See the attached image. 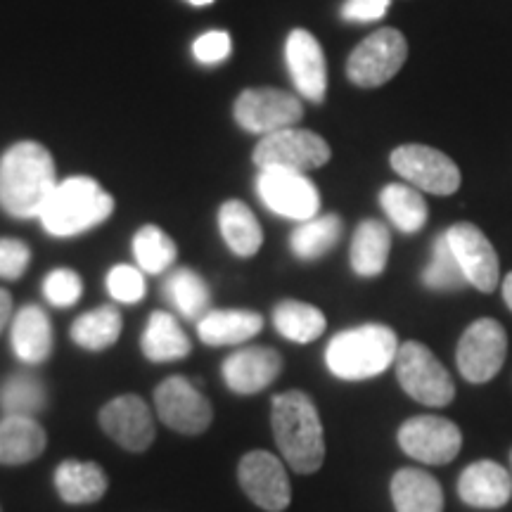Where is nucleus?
Returning a JSON list of instances; mask_svg holds the SVG:
<instances>
[{
  "label": "nucleus",
  "mask_w": 512,
  "mask_h": 512,
  "mask_svg": "<svg viewBox=\"0 0 512 512\" xmlns=\"http://www.w3.org/2000/svg\"><path fill=\"white\" fill-rule=\"evenodd\" d=\"M503 299H505V304H508V309L512 311V273L505 275V280H503Z\"/></svg>",
  "instance_id": "nucleus-42"
},
{
  "label": "nucleus",
  "mask_w": 512,
  "mask_h": 512,
  "mask_svg": "<svg viewBox=\"0 0 512 512\" xmlns=\"http://www.w3.org/2000/svg\"><path fill=\"white\" fill-rule=\"evenodd\" d=\"M285 62L297 93L320 105L328 91V64L318 38L306 29H294L285 43Z\"/></svg>",
  "instance_id": "nucleus-17"
},
{
  "label": "nucleus",
  "mask_w": 512,
  "mask_h": 512,
  "mask_svg": "<svg viewBox=\"0 0 512 512\" xmlns=\"http://www.w3.org/2000/svg\"><path fill=\"white\" fill-rule=\"evenodd\" d=\"M155 406L166 427L188 437L207 432L214 420V408L200 394V389L178 375L166 377L155 389Z\"/></svg>",
  "instance_id": "nucleus-13"
},
{
  "label": "nucleus",
  "mask_w": 512,
  "mask_h": 512,
  "mask_svg": "<svg viewBox=\"0 0 512 512\" xmlns=\"http://www.w3.org/2000/svg\"><path fill=\"white\" fill-rule=\"evenodd\" d=\"M399 337L392 328L380 323H368L332 337L325 349V363L339 380H368L387 370L399 354Z\"/></svg>",
  "instance_id": "nucleus-4"
},
{
  "label": "nucleus",
  "mask_w": 512,
  "mask_h": 512,
  "mask_svg": "<svg viewBox=\"0 0 512 512\" xmlns=\"http://www.w3.org/2000/svg\"><path fill=\"white\" fill-rule=\"evenodd\" d=\"M121 335V313L117 306L105 304L74 320L72 339L81 349L102 351L117 344Z\"/></svg>",
  "instance_id": "nucleus-32"
},
{
  "label": "nucleus",
  "mask_w": 512,
  "mask_h": 512,
  "mask_svg": "<svg viewBox=\"0 0 512 512\" xmlns=\"http://www.w3.org/2000/svg\"><path fill=\"white\" fill-rule=\"evenodd\" d=\"M387 10L389 0H347V3L342 5V19L358 24L377 22V19L387 15Z\"/></svg>",
  "instance_id": "nucleus-40"
},
{
  "label": "nucleus",
  "mask_w": 512,
  "mask_h": 512,
  "mask_svg": "<svg viewBox=\"0 0 512 512\" xmlns=\"http://www.w3.org/2000/svg\"><path fill=\"white\" fill-rule=\"evenodd\" d=\"M460 501L472 508H503L512 496V475L494 460H479L465 467L458 479Z\"/></svg>",
  "instance_id": "nucleus-19"
},
{
  "label": "nucleus",
  "mask_w": 512,
  "mask_h": 512,
  "mask_svg": "<svg viewBox=\"0 0 512 512\" xmlns=\"http://www.w3.org/2000/svg\"><path fill=\"white\" fill-rule=\"evenodd\" d=\"M408 57V43L399 29H380L349 55L347 76L358 88H377L392 81Z\"/></svg>",
  "instance_id": "nucleus-7"
},
{
  "label": "nucleus",
  "mask_w": 512,
  "mask_h": 512,
  "mask_svg": "<svg viewBox=\"0 0 512 512\" xmlns=\"http://www.w3.org/2000/svg\"><path fill=\"white\" fill-rule=\"evenodd\" d=\"M235 121L254 136L283 131L297 126L304 117L302 100L278 88H249L235 100Z\"/></svg>",
  "instance_id": "nucleus-10"
},
{
  "label": "nucleus",
  "mask_w": 512,
  "mask_h": 512,
  "mask_svg": "<svg viewBox=\"0 0 512 512\" xmlns=\"http://www.w3.org/2000/svg\"><path fill=\"white\" fill-rule=\"evenodd\" d=\"M399 446L425 465H446L460 453L463 434L456 422L439 415H415L399 427Z\"/></svg>",
  "instance_id": "nucleus-12"
},
{
  "label": "nucleus",
  "mask_w": 512,
  "mask_h": 512,
  "mask_svg": "<svg viewBox=\"0 0 512 512\" xmlns=\"http://www.w3.org/2000/svg\"><path fill=\"white\" fill-rule=\"evenodd\" d=\"M140 349H143V354L152 363H171L188 356L192 344L171 313L155 311L147 320L143 339H140Z\"/></svg>",
  "instance_id": "nucleus-26"
},
{
  "label": "nucleus",
  "mask_w": 512,
  "mask_h": 512,
  "mask_svg": "<svg viewBox=\"0 0 512 512\" xmlns=\"http://www.w3.org/2000/svg\"><path fill=\"white\" fill-rule=\"evenodd\" d=\"M448 245L456 254L460 268H463L467 285L489 294L496 290L501 280V264L491 240L479 230L475 223H456L446 230Z\"/></svg>",
  "instance_id": "nucleus-15"
},
{
  "label": "nucleus",
  "mask_w": 512,
  "mask_h": 512,
  "mask_svg": "<svg viewBox=\"0 0 512 512\" xmlns=\"http://www.w3.org/2000/svg\"><path fill=\"white\" fill-rule=\"evenodd\" d=\"M422 283L434 292H458L467 285V278L460 268L456 254L448 245L446 233L439 235L432 247V261L422 271Z\"/></svg>",
  "instance_id": "nucleus-35"
},
{
  "label": "nucleus",
  "mask_w": 512,
  "mask_h": 512,
  "mask_svg": "<svg viewBox=\"0 0 512 512\" xmlns=\"http://www.w3.org/2000/svg\"><path fill=\"white\" fill-rule=\"evenodd\" d=\"M508 354V335L494 318H479L463 332L458 342L456 361L467 382L482 384L494 380Z\"/></svg>",
  "instance_id": "nucleus-8"
},
{
  "label": "nucleus",
  "mask_w": 512,
  "mask_h": 512,
  "mask_svg": "<svg viewBox=\"0 0 512 512\" xmlns=\"http://www.w3.org/2000/svg\"><path fill=\"white\" fill-rule=\"evenodd\" d=\"M328 140L306 128H283V131L268 133L254 147V164L259 169H287L306 174L311 169H320L330 162Z\"/></svg>",
  "instance_id": "nucleus-6"
},
{
  "label": "nucleus",
  "mask_w": 512,
  "mask_h": 512,
  "mask_svg": "<svg viewBox=\"0 0 512 512\" xmlns=\"http://www.w3.org/2000/svg\"><path fill=\"white\" fill-rule=\"evenodd\" d=\"M273 323L275 330L280 332L285 339L297 344H309L325 332V320L323 311L316 309L313 304L297 302V299H285L275 306L273 311Z\"/></svg>",
  "instance_id": "nucleus-30"
},
{
  "label": "nucleus",
  "mask_w": 512,
  "mask_h": 512,
  "mask_svg": "<svg viewBox=\"0 0 512 512\" xmlns=\"http://www.w3.org/2000/svg\"><path fill=\"white\" fill-rule=\"evenodd\" d=\"M219 230L228 249L238 256H254L264 245V230L254 211L240 200H228L219 209Z\"/></svg>",
  "instance_id": "nucleus-27"
},
{
  "label": "nucleus",
  "mask_w": 512,
  "mask_h": 512,
  "mask_svg": "<svg viewBox=\"0 0 512 512\" xmlns=\"http://www.w3.org/2000/svg\"><path fill=\"white\" fill-rule=\"evenodd\" d=\"M264 330V318L256 311L223 309L209 311L202 320H197V335L209 347H228L252 339Z\"/></svg>",
  "instance_id": "nucleus-21"
},
{
  "label": "nucleus",
  "mask_w": 512,
  "mask_h": 512,
  "mask_svg": "<svg viewBox=\"0 0 512 512\" xmlns=\"http://www.w3.org/2000/svg\"><path fill=\"white\" fill-rule=\"evenodd\" d=\"M12 351L22 363L38 366L53 354V325L41 306L29 304L17 311L10 332Z\"/></svg>",
  "instance_id": "nucleus-20"
},
{
  "label": "nucleus",
  "mask_w": 512,
  "mask_h": 512,
  "mask_svg": "<svg viewBox=\"0 0 512 512\" xmlns=\"http://www.w3.org/2000/svg\"><path fill=\"white\" fill-rule=\"evenodd\" d=\"M238 479L249 501L266 512H283L292 501L290 477L273 453L249 451L238 465Z\"/></svg>",
  "instance_id": "nucleus-14"
},
{
  "label": "nucleus",
  "mask_w": 512,
  "mask_h": 512,
  "mask_svg": "<svg viewBox=\"0 0 512 512\" xmlns=\"http://www.w3.org/2000/svg\"><path fill=\"white\" fill-rule=\"evenodd\" d=\"M57 188L53 155L34 140H24L0 157V207L15 219L41 216Z\"/></svg>",
  "instance_id": "nucleus-1"
},
{
  "label": "nucleus",
  "mask_w": 512,
  "mask_h": 512,
  "mask_svg": "<svg viewBox=\"0 0 512 512\" xmlns=\"http://www.w3.org/2000/svg\"><path fill=\"white\" fill-rule=\"evenodd\" d=\"M396 512H444V491L430 472L403 467L392 477Z\"/></svg>",
  "instance_id": "nucleus-23"
},
{
  "label": "nucleus",
  "mask_w": 512,
  "mask_h": 512,
  "mask_svg": "<svg viewBox=\"0 0 512 512\" xmlns=\"http://www.w3.org/2000/svg\"><path fill=\"white\" fill-rule=\"evenodd\" d=\"M230 50H233V41H230L226 31H207V34L197 36L195 43H192L195 60L200 64H207V67L226 62L230 57Z\"/></svg>",
  "instance_id": "nucleus-38"
},
{
  "label": "nucleus",
  "mask_w": 512,
  "mask_h": 512,
  "mask_svg": "<svg viewBox=\"0 0 512 512\" xmlns=\"http://www.w3.org/2000/svg\"><path fill=\"white\" fill-rule=\"evenodd\" d=\"M55 489L69 505L95 503L107 494V475L98 463L64 460L55 470Z\"/></svg>",
  "instance_id": "nucleus-24"
},
{
  "label": "nucleus",
  "mask_w": 512,
  "mask_h": 512,
  "mask_svg": "<svg viewBox=\"0 0 512 512\" xmlns=\"http://www.w3.org/2000/svg\"><path fill=\"white\" fill-rule=\"evenodd\" d=\"M403 181L432 195H453L460 188V169L451 157L427 145H401L389 157Z\"/></svg>",
  "instance_id": "nucleus-11"
},
{
  "label": "nucleus",
  "mask_w": 512,
  "mask_h": 512,
  "mask_svg": "<svg viewBox=\"0 0 512 512\" xmlns=\"http://www.w3.org/2000/svg\"><path fill=\"white\" fill-rule=\"evenodd\" d=\"M392 233L382 221L366 219L358 223L351 240V268L361 278H375L387 268Z\"/></svg>",
  "instance_id": "nucleus-25"
},
{
  "label": "nucleus",
  "mask_w": 512,
  "mask_h": 512,
  "mask_svg": "<svg viewBox=\"0 0 512 512\" xmlns=\"http://www.w3.org/2000/svg\"><path fill=\"white\" fill-rule=\"evenodd\" d=\"M100 427L124 451L143 453L155 441V420L150 406L136 394L112 399L100 411Z\"/></svg>",
  "instance_id": "nucleus-16"
},
{
  "label": "nucleus",
  "mask_w": 512,
  "mask_h": 512,
  "mask_svg": "<svg viewBox=\"0 0 512 512\" xmlns=\"http://www.w3.org/2000/svg\"><path fill=\"white\" fill-rule=\"evenodd\" d=\"M283 370V356L271 347H247L226 358L221 373L230 392L240 396L259 394Z\"/></svg>",
  "instance_id": "nucleus-18"
},
{
  "label": "nucleus",
  "mask_w": 512,
  "mask_h": 512,
  "mask_svg": "<svg viewBox=\"0 0 512 512\" xmlns=\"http://www.w3.org/2000/svg\"><path fill=\"white\" fill-rule=\"evenodd\" d=\"M190 5H195V8H204V5H211L214 0H188Z\"/></svg>",
  "instance_id": "nucleus-43"
},
{
  "label": "nucleus",
  "mask_w": 512,
  "mask_h": 512,
  "mask_svg": "<svg viewBox=\"0 0 512 512\" xmlns=\"http://www.w3.org/2000/svg\"><path fill=\"white\" fill-rule=\"evenodd\" d=\"M133 256L140 271L159 275L169 271L171 264L176 261L178 249L176 242L157 226H143L133 235Z\"/></svg>",
  "instance_id": "nucleus-33"
},
{
  "label": "nucleus",
  "mask_w": 512,
  "mask_h": 512,
  "mask_svg": "<svg viewBox=\"0 0 512 512\" xmlns=\"http://www.w3.org/2000/svg\"><path fill=\"white\" fill-rule=\"evenodd\" d=\"M48 437L34 418L5 415L0 420V465L31 463L46 451Z\"/></svg>",
  "instance_id": "nucleus-22"
},
{
  "label": "nucleus",
  "mask_w": 512,
  "mask_h": 512,
  "mask_svg": "<svg viewBox=\"0 0 512 512\" xmlns=\"http://www.w3.org/2000/svg\"><path fill=\"white\" fill-rule=\"evenodd\" d=\"M107 292H110L114 302L138 304L147 292L143 271L128 264L114 266L112 271L107 273Z\"/></svg>",
  "instance_id": "nucleus-36"
},
{
  "label": "nucleus",
  "mask_w": 512,
  "mask_h": 512,
  "mask_svg": "<svg viewBox=\"0 0 512 512\" xmlns=\"http://www.w3.org/2000/svg\"><path fill=\"white\" fill-rule=\"evenodd\" d=\"M510 467H512V451H510Z\"/></svg>",
  "instance_id": "nucleus-44"
},
{
  "label": "nucleus",
  "mask_w": 512,
  "mask_h": 512,
  "mask_svg": "<svg viewBox=\"0 0 512 512\" xmlns=\"http://www.w3.org/2000/svg\"><path fill=\"white\" fill-rule=\"evenodd\" d=\"M380 204L387 214V219L394 223L401 233H420L425 228L427 216V202L420 195L418 188L403 183H389L384 185L380 192Z\"/></svg>",
  "instance_id": "nucleus-28"
},
{
  "label": "nucleus",
  "mask_w": 512,
  "mask_h": 512,
  "mask_svg": "<svg viewBox=\"0 0 512 512\" xmlns=\"http://www.w3.org/2000/svg\"><path fill=\"white\" fill-rule=\"evenodd\" d=\"M256 195L268 211L292 221H311L320 211V192L299 171L261 169L256 176Z\"/></svg>",
  "instance_id": "nucleus-9"
},
{
  "label": "nucleus",
  "mask_w": 512,
  "mask_h": 512,
  "mask_svg": "<svg viewBox=\"0 0 512 512\" xmlns=\"http://www.w3.org/2000/svg\"><path fill=\"white\" fill-rule=\"evenodd\" d=\"M43 294H46L50 304L60 306V309L74 306L83 294L81 275L72 271V268H55L43 280Z\"/></svg>",
  "instance_id": "nucleus-37"
},
{
  "label": "nucleus",
  "mask_w": 512,
  "mask_h": 512,
  "mask_svg": "<svg viewBox=\"0 0 512 512\" xmlns=\"http://www.w3.org/2000/svg\"><path fill=\"white\" fill-rule=\"evenodd\" d=\"M10 316H12V297L8 290L0 287V332H3L5 325L10 323Z\"/></svg>",
  "instance_id": "nucleus-41"
},
{
  "label": "nucleus",
  "mask_w": 512,
  "mask_h": 512,
  "mask_svg": "<svg viewBox=\"0 0 512 512\" xmlns=\"http://www.w3.org/2000/svg\"><path fill=\"white\" fill-rule=\"evenodd\" d=\"M162 292L183 318L195 320V323L211 311L209 287L204 283V278H200L192 268H176V271L166 278Z\"/></svg>",
  "instance_id": "nucleus-29"
},
{
  "label": "nucleus",
  "mask_w": 512,
  "mask_h": 512,
  "mask_svg": "<svg viewBox=\"0 0 512 512\" xmlns=\"http://www.w3.org/2000/svg\"><path fill=\"white\" fill-rule=\"evenodd\" d=\"M394 363L396 380L411 399L432 408H444L456 399L451 373L422 342H403Z\"/></svg>",
  "instance_id": "nucleus-5"
},
{
  "label": "nucleus",
  "mask_w": 512,
  "mask_h": 512,
  "mask_svg": "<svg viewBox=\"0 0 512 512\" xmlns=\"http://www.w3.org/2000/svg\"><path fill=\"white\" fill-rule=\"evenodd\" d=\"M114 211V197L88 176H72L57 183L41 211L43 228L55 238H74L98 228Z\"/></svg>",
  "instance_id": "nucleus-3"
},
{
  "label": "nucleus",
  "mask_w": 512,
  "mask_h": 512,
  "mask_svg": "<svg viewBox=\"0 0 512 512\" xmlns=\"http://www.w3.org/2000/svg\"><path fill=\"white\" fill-rule=\"evenodd\" d=\"M271 425L280 453L299 475L323 467L325 434L316 403L304 392H285L273 399Z\"/></svg>",
  "instance_id": "nucleus-2"
},
{
  "label": "nucleus",
  "mask_w": 512,
  "mask_h": 512,
  "mask_svg": "<svg viewBox=\"0 0 512 512\" xmlns=\"http://www.w3.org/2000/svg\"><path fill=\"white\" fill-rule=\"evenodd\" d=\"M342 230V219L337 214L316 216V219L304 221L302 226L294 228L290 247L297 259L316 261L337 245L339 238H342Z\"/></svg>",
  "instance_id": "nucleus-31"
},
{
  "label": "nucleus",
  "mask_w": 512,
  "mask_h": 512,
  "mask_svg": "<svg viewBox=\"0 0 512 512\" xmlns=\"http://www.w3.org/2000/svg\"><path fill=\"white\" fill-rule=\"evenodd\" d=\"M31 249L22 240L0 238V278L19 280L29 268Z\"/></svg>",
  "instance_id": "nucleus-39"
},
{
  "label": "nucleus",
  "mask_w": 512,
  "mask_h": 512,
  "mask_svg": "<svg viewBox=\"0 0 512 512\" xmlns=\"http://www.w3.org/2000/svg\"><path fill=\"white\" fill-rule=\"evenodd\" d=\"M48 394L43 382L31 375H15L3 384L0 392V408L5 415H19V418H34L46 408Z\"/></svg>",
  "instance_id": "nucleus-34"
}]
</instances>
